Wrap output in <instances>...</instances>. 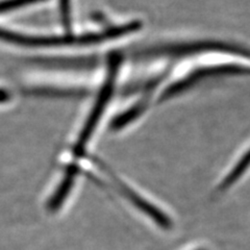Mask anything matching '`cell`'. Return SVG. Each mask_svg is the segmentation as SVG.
I'll list each match as a JSON object with an SVG mask.
<instances>
[{
  "label": "cell",
  "instance_id": "cell-1",
  "mask_svg": "<svg viewBox=\"0 0 250 250\" xmlns=\"http://www.w3.org/2000/svg\"><path fill=\"white\" fill-rule=\"evenodd\" d=\"M141 28V22L134 21L128 24L109 28L100 34H89L84 36H66V37H28L22 36L0 28V40L13 44L27 47H49L64 45H89L97 44L111 39L119 38Z\"/></svg>",
  "mask_w": 250,
  "mask_h": 250
},
{
  "label": "cell",
  "instance_id": "cell-2",
  "mask_svg": "<svg viewBox=\"0 0 250 250\" xmlns=\"http://www.w3.org/2000/svg\"><path fill=\"white\" fill-rule=\"evenodd\" d=\"M119 64H120V59L117 56H114L111 59V62H109V71L107 74L106 81L104 83V85L99 94V96L95 103V105H94V107H93V111L90 114L87 122H85L84 127H83L80 138H78V140H77V143L74 147V153L77 156H81L83 154L84 148H85V146H87L91 136L93 135L94 130H95V128L97 126V123H98L99 119L101 118V115L104 114L105 106L109 101V98H111V96H112L117 73H118Z\"/></svg>",
  "mask_w": 250,
  "mask_h": 250
},
{
  "label": "cell",
  "instance_id": "cell-3",
  "mask_svg": "<svg viewBox=\"0 0 250 250\" xmlns=\"http://www.w3.org/2000/svg\"><path fill=\"white\" fill-rule=\"evenodd\" d=\"M205 52H221L236 54V56H241L250 59V49L246 48V47L240 46L237 44L218 41H201L182 44H170L158 47V48L149 51V54H152V56L183 57Z\"/></svg>",
  "mask_w": 250,
  "mask_h": 250
},
{
  "label": "cell",
  "instance_id": "cell-4",
  "mask_svg": "<svg viewBox=\"0 0 250 250\" xmlns=\"http://www.w3.org/2000/svg\"><path fill=\"white\" fill-rule=\"evenodd\" d=\"M228 75H245L250 76V68L239 66V65H219V66H210L195 70L194 72L186 76L183 80L178 81L177 83L171 84L168 87L165 92L162 94L160 98L161 101H165L174 96H177L178 94L183 93L184 91L189 90L194 87L195 84L198 83L201 81H205L207 78H214L220 76H228Z\"/></svg>",
  "mask_w": 250,
  "mask_h": 250
},
{
  "label": "cell",
  "instance_id": "cell-5",
  "mask_svg": "<svg viewBox=\"0 0 250 250\" xmlns=\"http://www.w3.org/2000/svg\"><path fill=\"white\" fill-rule=\"evenodd\" d=\"M98 164L99 166L105 171V173L108 174L109 177L112 178L114 188L122 197L126 198L132 206H135L137 208V209H139L141 213L146 215L148 218H150L154 223H156L158 226H160V228L164 229H171L172 221L165 213L162 212V210L156 208L155 206H153L152 203L148 202L146 199L141 197L139 194H137L135 191H132L126 185H124L119 178H117L115 176V174L111 170H108L106 166L104 165L103 163L98 162Z\"/></svg>",
  "mask_w": 250,
  "mask_h": 250
},
{
  "label": "cell",
  "instance_id": "cell-6",
  "mask_svg": "<svg viewBox=\"0 0 250 250\" xmlns=\"http://www.w3.org/2000/svg\"><path fill=\"white\" fill-rule=\"evenodd\" d=\"M250 167V149L242 156V158L238 161V163L234 165V167L229 171V173L228 174L223 182L221 183V189L225 190L229 189V187L236 184L239 179L243 176V174L248 170Z\"/></svg>",
  "mask_w": 250,
  "mask_h": 250
},
{
  "label": "cell",
  "instance_id": "cell-7",
  "mask_svg": "<svg viewBox=\"0 0 250 250\" xmlns=\"http://www.w3.org/2000/svg\"><path fill=\"white\" fill-rule=\"evenodd\" d=\"M144 108L143 104H138L135 107H132L130 109H128L127 112L123 113L122 115H120L118 118H116L113 123H112V128L114 129H120L121 127L125 126V125L128 124L129 122H131L132 120H135L137 117L142 113Z\"/></svg>",
  "mask_w": 250,
  "mask_h": 250
},
{
  "label": "cell",
  "instance_id": "cell-8",
  "mask_svg": "<svg viewBox=\"0 0 250 250\" xmlns=\"http://www.w3.org/2000/svg\"><path fill=\"white\" fill-rule=\"evenodd\" d=\"M41 1H44V0H3V1H0V13L10 12L22 6Z\"/></svg>",
  "mask_w": 250,
  "mask_h": 250
},
{
  "label": "cell",
  "instance_id": "cell-9",
  "mask_svg": "<svg viewBox=\"0 0 250 250\" xmlns=\"http://www.w3.org/2000/svg\"><path fill=\"white\" fill-rule=\"evenodd\" d=\"M62 21L67 30L71 29V4L70 0H60Z\"/></svg>",
  "mask_w": 250,
  "mask_h": 250
}]
</instances>
